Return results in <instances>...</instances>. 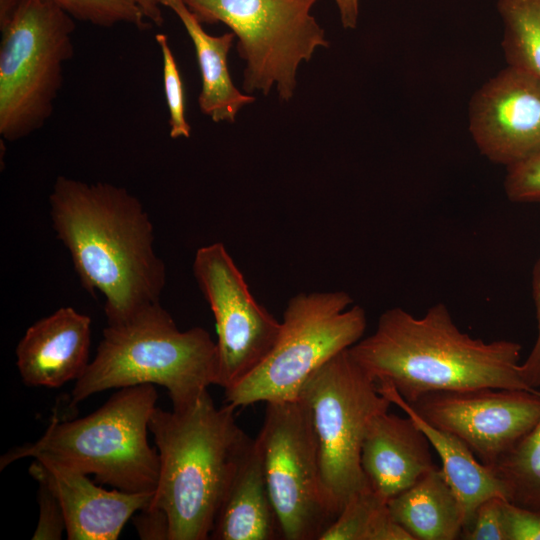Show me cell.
Masks as SVG:
<instances>
[{
	"label": "cell",
	"mask_w": 540,
	"mask_h": 540,
	"mask_svg": "<svg viewBox=\"0 0 540 540\" xmlns=\"http://www.w3.org/2000/svg\"><path fill=\"white\" fill-rule=\"evenodd\" d=\"M49 207L83 288L104 296L107 325L160 302L166 266L154 249L149 214L135 195L108 182L58 176Z\"/></svg>",
	"instance_id": "obj_1"
},
{
	"label": "cell",
	"mask_w": 540,
	"mask_h": 540,
	"mask_svg": "<svg viewBox=\"0 0 540 540\" xmlns=\"http://www.w3.org/2000/svg\"><path fill=\"white\" fill-rule=\"evenodd\" d=\"M521 351L518 342H486L461 331L443 303L421 317L400 307L388 309L375 331L349 348L377 384L393 387L409 404L437 391L539 390L521 376Z\"/></svg>",
	"instance_id": "obj_2"
},
{
	"label": "cell",
	"mask_w": 540,
	"mask_h": 540,
	"mask_svg": "<svg viewBox=\"0 0 540 540\" xmlns=\"http://www.w3.org/2000/svg\"><path fill=\"white\" fill-rule=\"evenodd\" d=\"M235 408L217 407L208 390L189 406L156 407L149 430L159 455L150 508L164 513L168 540H206L251 439L237 424Z\"/></svg>",
	"instance_id": "obj_3"
},
{
	"label": "cell",
	"mask_w": 540,
	"mask_h": 540,
	"mask_svg": "<svg viewBox=\"0 0 540 540\" xmlns=\"http://www.w3.org/2000/svg\"><path fill=\"white\" fill-rule=\"evenodd\" d=\"M217 344L202 327L178 329L171 315L153 303L128 320L107 325L96 355L72 390L73 405L93 394L136 385L165 387L172 409L197 400L218 385Z\"/></svg>",
	"instance_id": "obj_4"
},
{
	"label": "cell",
	"mask_w": 540,
	"mask_h": 540,
	"mask_svg": "<svg viewBox=\"0 0 540 540\" xmlns=\"http://www.w3.org/2000/svg\"><path fill=\"white\" fill-rule=\"evenodd\" d=\"M157 397L154 385L130 386L83 418L62 421L54 416L39 439L1 456L0 469L31 457L93 474L97 482L122 491L154 493L159 455L148 432Z\"/></svg>",
	"instance_id": "obj_5"
},
{
	"label": "cell",
	"mask_w": 540,
	"mask_h": 540,
	"mask_svg": "<svg viewBox=\"0 0 540 540\" xmlns=\"http://www.w3.org/2000/svg\"><path fill=\"white\" fill-rule=\"evenodd\" d=\"M75 19L51 0H20L0 42V135L10 142L42 128L74 54Z\"/></svg>",
	"instance_id": "obj_6"
},
{
	"label": "cell",
	"mask_w": 540,
	"mask_h": 540,
	"mask_svg": "<svg viewBox=\"0 0 540 540\" xmlns=\"http://www.w3.org/2000/svg\"><path fill=\"white\" fill-rule=\"evenodd\" d=\"M344 291L299 293L287 303L277 341L245 379L225 390L227 404L298 399L308 377L363 336L365 310Z\"/></svg>",
	"instance_id": "obj_7"
},
{
	"label": "cell",
	"mask_w": 540,
	"mask_h": 540,
	"mask_svg": "<svg viewBox=\"0 0 540 540\" xmlns=\"http://www.w3.org/2000/svg\"><path fill=\"white\" fill-rule=\"evenodd\" d=\"M202 24L223 23L237 38L245 62V92L274 88L289 101L297 70L329 42L311 10L318 0H183Z\"/></svg>",
	"instance_id": "obj_8"
},
{
	"label": "cell",
	"mask_w": 540,
	"mask_h": 540,
	"mask_svg": "<svg viewBox=\"0 0 540 540\" xmlns=\"http://www.w3.org/2000/svg\"><path fill=\"white\" fill-rule=\"evenodd\" d=\"M298 398L309 411L323 482L340 513L345 503L368 485L361 466L364 438L371 421L388 411L391 402L349 349L314 371Z\"/></svg>",
	"instance_id": "obj_9"
},
{
	"label": "cell",
	"mask_w": 540,
	"mask_h": 540,
	"mask_svg": "<svg viewBox=\"0 0 540 540\" xmlns=\"http://www.w3.org/2000/svg\"><path fill=\"white\" fill-rule=\"evenodd\" d=\"M286 540H319L339 515L323 482L319 445L302 400L267 402L255 438Z\"/></svg>",
	"instance_id": "obj_10"
},
{
	"label": "cell",
	"mask_w": 540,
	"mask_h": 540,
	"mask_svg": "<svg viewBox=\"0 0 540 540\" xmlns=\"http://www.w3.org/2000/svg\"><path fill=\"white\" fill-rule=\"evenodd\" d=\"M193 273L215 318L218 385L226 390L245 379L268 356L279 336L281 321L253 297L223 243L199 248Z\"/></svg>",
	"instance_id": "obj_11"
},
{
	"label": "cell",
	"mask_w": 540,
	"mask_h": 540,
	"mask_svg": "<svg viewBox=\"0 0 540 540\" xmlns=\"http://www.w3.org/2000/svg\"><path fill=\"white\" fill-rule=\"evenodd\" d=\"M410 406L446 431L489 468L540 419V390L474 388L428 393Z\"/></svg>",
	"instance_id": "obj_12"
},
{
	"label": "cell",
	"mask_w": 540,
	"mask_h": 540,
	"mask_svg": "<svg viewBox=\"0 0 540 540\" xmlns=\"http://www.w3.org/2000/svg\"><path fill=\"white\" fill-rule=\"evenodd\" d=\"M469 132L482 155L506 168L540 151V79L507 66L472 96Z\"/></svg>",
	"instance_id": "obj_13"
},
{
	"label": "cell",
	"mask_w": 540,
	"mask_h": 540,
	"mask_svg": "<svg viewBox=\"0 0 540 540\" xmlns=\"http://www.w3.org/2000/svg\"><path fill=\"white\" fill-rule=\"evenodd\" d=\"M61 504L69 540H116L136 512L145 509L154 493H131L95 485L88 475L49 461L34 460L29 468Z\"/></svg>",
	"instance_id": "obj_14"
},
{
	"label": "cell",
	"mask_w": 540,
	"mask_h": 540,
	"mask_svg": "<svg viewBox=\"0 0 540 540\" xmlns=\"http://www.w3.org/2000/svg\"><path fill=\"white\" fill-rule=\"evenodd\" d=\"M91 318L61 307L33 323L16 348V364L28 386L57 388L78 380L90 363Z\"/></svg>",
	"instance_id": "obj_15"
},
{
	"label": "cell",
	"mask_w": 540,
	"mask_h": 540,
	"mask_svg": "<svg viewBox=\"0 0 540 540\" xmlns=\"http://www.w3.org/2000/svg\"><path fill=\"white\" fill-rule=\"evenodd\" d=\"M425 433L408 416L388 411L370 423L361 452L368 484L387 502L438 467Z\"/></svg>",
	"instance_id": "obj_16"
},
{
	"label": "cell",
	"mask_w": 540,
	"mask_h": 540,
	"mask_svg": "<svg viewBox=\"0 0 540 540\" xmlns=\"http://www.w3.org/2000/svg\"><path fill=\"white\" fill-rule=\"evenodd\" d=\"M160 2L176 14L193 43L201 75L198 97L201 112L215 123H233L239 111L255 100L253 96L239 91L230 75L228 55L234 43V33L211 35L183 0Z\"/></svg>",
	"instance_id": "obj_17"
},
{
	"label": "cell",
	"mask_w": 540,
	"mask_h": 540,
	"mask_svg": "<svg viewBox=\"0 0 540 540\" xmlns=\"http://www.w3.org/2000/svg\"><path fill=\"white\" fill-rule=\"evenodd\" d=\"M281 535L259 447L240 465L216 517L210 539L273 540Z\"/></svg>",
	"instance_id": "obj_18"
},
{
	"label": "cell",
	"mask_w": 540,
	"mask_h": 540,
	"mask_svg": "<svg viewBox=\"0 0 540 540\" xmlns=\"http://www.w3.org/2000/svg\"><path fill=\"white\" fill-rule=\"evenodd\" d=\"M378 389L391 404L401 408L417 424L437 452L445 478L463 507L465 516L463 531L472 522L482 502L491 497L506 499L502 482L491 468L477 459L465 443L456 436L427 423L393 387L378 384Z\"/></svg>",
	"instance_id": "obj_19"
},
{
	"label": "cell",
	"mask_w": 540,
	"mask_h": 540,
	"mask_svg": "<svg viewBox=\"0 0 540 540\" xmlns=\"http://www.w3.org/2000/svg\"><path fill=\"white\" fill-rule=\"evenodd\" d=\"M391 515L414 540H455L463 532V507L436 467L388 501Z\"/></svg>",
	"instance_id": "obj_20"
},
{
	"label": "cell",
	"mask_w": 540,
	"mask_h": 540,
	"mask_svg": "<svg viewBox=\"0 0 540 540\" xmlns=\"http://www.w3.org/2000/svg\"><path fill=\"white\" fill-rule=\"evenodd\" d=\"M319 540H414L395 521L388 502L368 484L354 494Z\"/></svg>",
	"instance_id": "obj_21"
},
{
	"label": "cell",
	"mask_w": 540,
	"mask_h": 540,
	"mask_svg": "<svg viewBox=\"0 0 540 540\" xmlns=\"http://www.w3.org/2000/svg\"><path fill=\"white\" fill-rule=\"evenodd\" d=\"M497 10L507 64L540 79V0H498Z\"/></svg>",
	"instance_id": "obj_22"
},
{
	"label": "cell",
	"mask_w": 540,
	"mask_h": 540,
	"mask_svg": "<svg viewBox=\"0 0 540 540\" xmlns=\"http://www.w3.org/2000/svg\"><path fill=\"white\" fill-rule=\"evenodd\" d=\"M491 469L508 502L540 513V419Z\"/></svg>",
	"instance_id": "obj_23"
},
{
	"label": "cell",
	"mask_w": 540,
	"mask_h": 540,
	"mask_svg": "<svg viewBox=\"0 0 540 540\" xmlns=\"http://www.w3.org/2000/svg\"><path fill=\"white\" fill-rule=\"evenodd\" d=\"M77 21L110 28L128 24L139 30L149 29L151 23L130 0H51Z\"/></svg>",
	"instance_id": "obj_24"
},
{
	"label": "cell",
	"mask_w": 540,
	"mask_h": 540,
	"mask_svg": "<svg viewBox=\"0 0 540 540\" xmlns=\"http://www.w3.org/2000/svg\"><path fill=\"white\" fill-rule=\"evenodd\" d=\"M155 40L162 55L163 85L169 111V135L172 139L189 138L191 127L186 119L184 86L175 56L166 34L157 33Z\"/></svg>",
	"instance_id": "obj_25"
},
{
	"label": "cell",
	"mask_w": 540,
	"mask_h": 540,
	"mask_svg": "<svg viewBox=\"0 0 540 540\" xmlns=\"http://www.w3.org/2000/svg\"><path fill=\"white\" fill-rule=\"evenodd\" d=\"M504 189L513 202H540V151L507 168Z\"/></svg>",
	"instance_id": "obj_26"
},
{
	"label": "cell",
	"mask_w": 540,
	"mask_h": 540,
	"mask_svg": "<svg viewBox=\"0 0 540 540\" xmlns=\"http://www.w3.org/2000/svg\"><path fill=\"white\" fill-rule=\"evenodd\" d=\"M502 497H491L477 508L472 522L462 532L461 538L467 540H507Z\"/></svg>",
	"instance_id": "obj_27"
},
{
	"label": "cell",
	"mask_w": 540,
	"mask_h": 540,
	"mask_svg": "<svg viewBox=\"0 0 540 540\" xmlns=\"http://www.w3.org/2000/svg\"><path fill=\"white\" fill-rule=\"evenodd\" d=\"M38 484L39 518L32 539L59 540L63 532H66L61 504L45 483L38 482Z\"/></svg>",
	"instance_id": "obj_28"
},
{
	"label": "cell",
	"mask_w": 540,
	"mask_h": 540,
	"mask_svg": "<svg viewBox=\"0 0 540 540\" xmlns=\"http://www.w3.org/2000/svg\"><path fill=\"white\" fill-rule=\"evenodd\" d=\"M507 540H540V513L504 503Z\"/></svg>",
	"instance_id": "obj_29"
},
{
	"label": "cell",
	"mask_w": 540,
	"mask_h": 540,
	"mask_svg": "<svg viewBox=\"0 0 540 540\" xmlns=\"http://www.w3.org/2000/svg\"><path fill=\"white\" fill-rule=\"evenodd\" d=\"M533 300L537 320V336L534 345L524 362L520 364L523 380L533 389L540 388V257L537 260L532 279Z\"/></svg>",
	"instance_id": "obj_30"
},
{
	"label": "cell",
	"mask_w": 540,
	"mask_h": 540,
	"mask_svg": "<svg viewBox=\"0 0 540 540\" xmlns=\"http://www.w3.org/2000/svg\"><path fill=\"white\" fill-rule=\"evenodd\" d=\"M135 526L141 539L168 540V522L163 512L146 507L135 518Z\"/></svg>",
	"instance_id": "obj_31"
},
{
	"label": "cell",
	"mask_w": 540,
	"mask_h": 540,
	"mask_svg": "<svg viewBox=\"0 0 540 540\" xmlns=\"http://www.w3.org/2000/svg\"><path fill=\"white\" fill-rule=\"evenodd\" d=\"M342 26L345 29H354L358 24L360 0H334Z\"/></svg>",
	"instance_id": "obj_32"
},
{
	"label": "cell",
	"mask_w": 540,
	"mask_h": 540,
	"mask_svg": "<svg viewBox=\"0 0 540 540\" xmlns=\"http://www.w3.org/2000/svg\"><path fill=\"white\" fill-rule=\"evenodd\" d=\"M143 13L144 17L151 23L161 26L164 21L162 5L160 0H130Z\"/></svg>",
	"instance_id": "obj_33"
},
{
	"label": "cell",
	"mask_w": 540,
	"mask_h": 540,
	"mask_svg": "<svg viewBox=\"0 0 540 540\" xmlns=\"http://www.w3.org/2000/svg\"><path fill=\"white\" fill-rule=\"evenodd\" d=\"M20 0H0V29L4 28L14 16Z\"/></svg>",
	"instance_id": "obj_34"
}]
</instances>
